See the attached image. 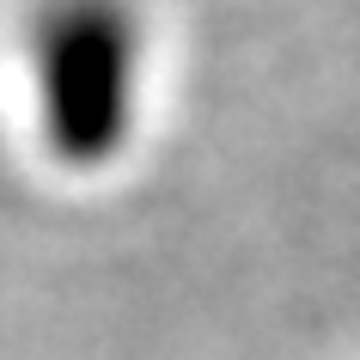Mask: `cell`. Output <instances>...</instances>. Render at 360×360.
<instances>
[{
    "instance_id": "6da1fadb",
    "label": "cell",
    "mask_w": 360,
    "mask_h": 360,
    "mask_svg": "<svg viewBox=\"0 0 360 360\" xmlns=\"http://www.w3.org/2000/svg\"><path fill=\"white\" fill-rule=\"evenodd\" d=\"M116 43L104 19H68L56 31V61H49V98H56V134L68 153L104 147L116 134Z\"/></svg>"
}]
</instances>
